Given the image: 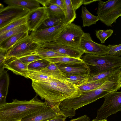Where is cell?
<instances>
[{
	"mask_svg": "<svg viewBox=\"0 0 121 121\" xmlns=\"http://www.w3.org/2000/svg\"><path fill=\"white\" fill-rule=\"evenodd\" d=\"M21 121V120H20V121Z\"/></svg>",
	"mask_w": 121,
	"mask_h": 121,
	"instance_id": "obj_43",
	"label": "cell"
},
{
	"mask_svg": "<svg viewBox=\"0 0 121 121\" xmlns=\"http://www.w3.org/2000/svg\"><path fill=\"white\" fill-rule=\"evenodd\" d=\"M49 62L66 66H74L84 63L81 58L68 57H62L46 59Z\"/></svg>",
	"mask_w": 121,
	"mask_h": 121,
	"instance_id": "obj_21",
	"label": "cell"
},
{
	"mask_svg": "<svg viewBox=\"0 0 121 121\" xmlns=\"http://www.w3.org/2000/svg\"><path fill=\"white\" fill-rule=\"evenodd\" d=\"M42 73L52 78L61 80H66L65 75L58 68L56 64L50 62L45 68L40 71Z\"/></svg>",
	"mask_w": 121,
	"mask_h": 121,
	"instance_id": "obj_22",
	"label": "cell"
},
{
	"mask_svg": "<svg viewBox=\"0 0 121 121\" xmlns=\"http://www.w3.org/2000/svg\"><path fill=\"white\" fill-rule=\"evenodd\" d=\"M29 71V73L28 75V78L31 79L32 81L36 82H48L59 80L52 78L44 74L40 71L30 70Z\"/></svg>",
	"mask_w": 121,
	"mask_h": 121,
	"instance_id": "obj_27",
	"label": "cell"
},
{
	"mask_svg": "<svg viewBox=\"0 0 121 121\" xmlns=\"http://www.w3.org/2000/svg\"><path fill=\"white\" fill-rule=\"evenodd\" d=\"M64 19L65 16L59 17H49L37 30L52 27L61 24L63 23Z\"/></svg>",
	"mask_w": 121,
	"mask_h": 121,
	"instance_id": "obj_28",
	"label": "cell"
},
{
	"mask_svg": "<svg viewBox=\"0 0 121 121\" xmlns=\"http://www.w3.org/2000/svg\"><path fill=\"white\" fill-rule=\"evenodd\" d=\"M78 48L84 53L101 56L108 55L109 50L107 46L94 42L90 34L87 33H84L82 36Z\"/></svg>",
	"mask_w": 121,
	"mask_h": 121,
	"instance_id": "obj_8",
	"label": "cell"
},
{
	"mask_svg": "<svg viewBox=\"0 0 121 121\" xmlns=\"http://www.w3.org/2000/svg\"><path fill=\"white\" fill-rule=\"evenodd\" d=\"M66 26L63 23L32 31L30 36L35 41L41 44L54 42Z\"/></svg>",
	"mask_w": 121,
	"mask_h": 121,
	"instance_id": "obj_9",
	"label": "cell"
},
{
	"mask_svg": "<svg viewBox=\"0 0 121 121\" xmlns=\"http://www.w3.org/2000/svg\"><path fill=\"white\" fill-rule=\"evenodd\" d=\"M4 70H0V73L2 71Z\"/></svg>",
	"mask_w": 121,
	"mask_h": 121,
	"instance_id": "obj_42",
	"label": "cell"
},
{
	"mask_svg": "<svg viewBox=\"0 0 121 121\" xmlns=\"http://www.w3.org/2000/svg\"><path fill=\"white\" fill-rule=\"evenodd\" d=\"M44 7L49 17H59L65 16L63 10L57 5L51 3L50 0H36Z\"/></svg>",
	"mask_w": 121,
	"mask_h": 121,
	"instance_id": "obj_19",
	"label": "cell"
},
{
	"mask_svg": "<svg viewBox=\"0 0 121 121\" xmlns=\"http://www.w3.org/2000/svg\"><path fill=\"white\" fill-rule=\"evenodd\" d=\"M32 86L42 99L54 104H60L66 99L78 97L81 94L77 86L66 80L48 82L32 81Z\"/></svg>",
	"mask_w": 121,
	"mask_h": 121,
	"instance_id": "obj_1",
	"label": "cell"
},
{
	"mask_svg": "<svg viewBox=\"0 0 121 121\" xmlns=\"http://www.w3.org/2000/svg\"><path fill=\"white\" fill-rule=\"evenodd\" d=\"M34 54L39 56L43 59L67 57L66 56L59 53L53 50L45 48L43 47L39 49Z\"/></svg>",
	"mask_w": 121,
	"mask_h": 121,
	"instance_id": "obj_26",
	"label": "cell"
},
{
	"mask_svg": "<svg viewBox=\"0 0 121 121\" xmlns=\"http://www.w3.org/2000/svg\"><path fill=\"white\" fill-rule=\"evenodd\" d=\"M49 16L45 8L40 7L29 12L26 16V23L29 31L36 30Z\"/></svg>",
	"mask_w": 121,
	"mask_h": 121,
	"instance_id": "obj_12",
	"label": "cell"
},
{
	"mask_svg": "<svg viewBox=\"0 0 121 121\" xmlns=\"http://www.w3.org/2000/svg\"><path fill=\"white\" fill-rule=\"evenodd\" d=\"M26 17L16 19L0 29V35L15 27L26 24Z\"/></svg>",
	"mask_w": 121,
	"mask_h": 121,
	"instance_id": "obj_32",
	"label": "cell"
},
{
	"mask_svg": "<svg viewBox=\"0 0 121 121\" xmlns=\"http://www.w3.org/2000/svg\"><path fill=\"white\" fill-rule=\"evenodd\" d=\"M50 63L46 59L39 60L33 62L27 66L29 70L40 71L46 68Z\"/></svg>",
	"mask_w": 121,
	"mask_h": 121,
	"instance_id": "obj_31",
	"label": "cell"
},
{
	"mask_svg": "<svg viewBox=\"0 0 121 121\" xmlns=\"http://www.w3.org/2000/svg\"><path fill=\"white\" fill-rule=\"evenodd\" d=\"M96 13L99 20L108 26H111L121 15V0H109L98 1Z\"/></svg>",
	"mask_w": 121,
	"mask_h": 121,
	"instance_id": "obj_4",
	"label": "cell"
},
{
	"mask_svg": "<svg viewBox=\"0 0 121 121\" xmlns=\"http://www.w3.org/2000/svg\"><path fill=\"white\" fill-rule=\"evenodd\" d=\"M56 64L59 69L64 74L72 75H86L90 74V67L85 63L70 66Z\"/></svg>",
	"mask_w": 121,
	"mask_h": 121,
	"instance_id": "obj_15",
	"label": "cell"
},
{
	"mask_svg": "<svg viewBox=\"0 0 121 121\" xmlns=\"http://www.w3.org/2000/svg\"><path fill=\"white\" fill-rule=\"evenodd\" d=\"M90 118L86 115H84L77 118L73 119L70 121H90Z\"/></svg>",
	"mask_w": 121,
	"mask_h": 121,
	"instance_id": "obj_39",
	"label": "cell"
},
{
	"mask_svg": "<svg viewBox=\"0 0 121 121\" xmlns=\"http://www.w3.org/2000/svg\"><path fill=\"white\" fill-rule=\"evenodd\" d=\"M67 117L63 114L60 115L46 121H65Z\"/></svg>",
	"mask_w": 121,
	"mask_h": 121,
	"instance_id": "obj_38",
	"label": "cell"
},
{
	"mask_svg": "<svg viewBox=\"0 0 121 121\" xmlns=\"http://www.w3.org/2000/svg\"><path fill=\"white\" fill-rule=\"evenodd\" d=\"M43 46V44L34 41L29 35L7 51L6 56V61L10 59L34 54L39 49Z\"/></svg>",
	"mask_w": 121,
	"mask_h": 121,
	"instance_id": "obj_5",
	"label": "cell"
},
{
	"mask_svg": "<svg viewBox=\"0 0 121 121\" xmlns=\"http://www.w3.org/2000/svg\"><path fill=\"white\" fill-rule=\"evenodd\" d=\"M29 11L24 8L8 5L0 11V29L13 21L26 17Z\"/></svg>",
	"mask_w": 121,
	"mask_h": 121,
	"instance_id": "obj_10",
	"label": "cell"
},
{
	"mask_svg": "<svg viewBox=\"0 0 121 121\" xmlns=\"http://www.w3.org/2000/svg\"><path fill=\"white\" fill-rule=\"evenodd\" d=\"M109 48L108 55L116 57H120L121 55V44L115 45H108Z\"/></svg>",
	"mask_w": 121,
	"mask_h": 121,
	"instance_id": "obj_34",
	"label": "cell"
},
{
	"mask_svg": "<svg viewBox=\"0 0 121 121\" xmlns=\"http://www.w3.org/2000/svg\"><path fill=\"white\" fill-rule=\"evenodd\" d=\"M108 77L92 82H87L78 86V90L81 93L96 89L102 85L108 79Z\"/></svg>",
	"mask_w": 121,
	"mask_h": 121,
	"instance_id": "obj_24",
	"label": "cell"
},
{
	"mask_svg": "<svg viewBox=\"0 0 121 121\" xmlns=\"http://www.w3.org/2000/svg\"><path fill=\"white\" fill-rule=\"evenodd\" d=\"M7 51L0 48V70H4L6 61V56Z\"/></svg>",
	"mask_w": 121,
	"mask_h": 121,
	"instance_id": "obj_36",
	"label": "cell"
},
{
	"mask_svg": "<svg viewBox=\"0 0 121 121\" xmlns=\"http://www.w3.org/2000/svg\"><path fill=\"white\" fill-rule=\"evenodd\" d=\"M37 95L29 101L13 100L0 107V121H18L47 106L39 99Z\"/></svg>",
	"mask_w": 121,
	"mask_h": 121,
	"instance_id": "obj_2",
	"label": "cell"
},
{
	"mask_svg": "<svg viewBox=\"0 0 121 121\" xmlns=\"http://www.w3.org/2000/svg\"><path fill=\"white\" fill-rule=\"evenodd\" d=\"M50 2L60 7L64 12H65V7L64 0H50Z\"/></svg>",
	"mask_w": 121,
	"mask_h": 121,
	"instance_id": "obj_37",
	"label": "cell"
},
{
	"mask_svg": "<svg viewBox=\"0 0 121 121\" xmlns=\"http://www.w3.org/2000/svg\"><path fill=\"white\" fill-rule=\"evenodd\" d=\"M43 47L53 50L67 57L80 58L84 53L78 48L63 45L55 42L47 43L43 44Z\"/></svg>",
	"mask_w": 121,
	"mask_h": 121,
	"instance_id": "obj_13",
	"label": "cell"
},
{
	"mask_svg": "<svg viewBox=\"0 0 121 121\" xmlns=\"http://www.w3.org/2000/svg\"><path fill=\"white\" fill-rule=\"evenodd\" d=\"M28 32L19 33L5 39L0 43V48L8 51L17 43L28 36Z\"/></svg>",
	"mask_w": 121,
	"mask_h": 121,
	"instance_id": "obj_20",
	"label": "cell"
},
{
	"mask_svg": "<svg viewBox=\"0 0 121 121\" xmlns=\"http://www.w3.org/2000/svg\"><path fill=\"white\" fill-rule=\"evenodd\" d=\"M64 78L67 81L77 87L87 82L89 75H72L64 74Z\"/></svg>",
	"mask_w": 121,
	"mask_h": 121,
	"instance_id": "obj_29",
	"label": "cell"
},
{
	"mask_svg": "<svg viewBox=\"0 0 121 121\" xmlns=\"http://www.w3.org/2000/svg\"><path fill=\"white\" fill-rule=\"evenodd\" d=\"M9 83V75L4 70L0 73V107L5 104Z\"/></svg>",
	"mask_w": 121,
	"mask_h": 121,
	"instance_id": "obj_17",
	"label": "cell"
},
{
	"mask_svg": "<svg viewBox=\"0 0 121 121\" xmlns=\"http://www.w3.org/2000/svg\"><path fill=\"white\" fill-rule=\"evenodd\" d=\"M46 103L48 105L47 106L26 117L21 121H46L63 114L59 110V104Z\"/></svg>",
	"mask_w": 121,
	"mask_h": 121,
	"instance_id": "obj_11",
	"label": "cell"
},
{
	"mask_svg": "<svg viewBox=\"0 0 121 121\" xmlns=\"http://www.w3.org/2000/svg\"><path fill=\"white\" fill-rule=\"evenodd\" d=\"M3 5L0 3V11L4 8Z\"/></svg>",
	"mask_w": 121,
	"mask_h": 121,
	"instance_id": "obj_41",
	"label": "cell"
},
{
	"mask_svg": "<svg viewBox=\"0 0 121 121\" xmlns=\"http://www.w3.org/2000/svg\"><path fill=\"white\" fill-rule=\"evenodd\" d=\"M81 17L83 21V27L90 26L95 24L99 20L98 17L95 16L90 13L86 7L82 6Z\"/></svg>",
	"mask_w": 121,
	"mask_h": 121,
	"instance_id": "obj_23",
	"label": "cell"
},
{
	"mask_svg": "<svg viewBox=\"0 0 121 121\" xmlns=\"http://www.w3.org/2000/svg\"><path fill=\"white\" fill-rule=\"evenodd\" d=\"M82 59L89 66L90 75H95L114 68L121 66V58L107 55L101 56L87 53Z\"/></svg>",
	"mask_w": 121,
	"mask_h": 121,
	"instance_id": "obj_3",
	"label": "cell"
},
{
	"mask_svg": "<svg viewBox=\"0 0 121 121\" xmlns=\"http://www.w3.org/2000/svg\"><path fill=\"white\" fill-rule=\"evenodd\" d=\"M65 7L63 24L65 26L71 23L76 18V10L82 4L85 5V0H64Z\"/></svg>",
	"mask_w": 121,
	"mask_h": 121,
	"instance_id": "obj_14",
	"label": "cell"
},
{
	"mask_svg": "<svg viewBox=\"0 0 121 121\" xmlns=\"http://www.w3.org/2000/svg\"><path fill=\"white\" fill-rule=\"evenodd\" d=\"M4 2L9 5L22 7L32 11L40 7L36 0H5Z\"/></svg>",
	"mask_w": 121,
	"mask_h": 121,
	"instance_id": "obj_18",
	"label": "cell"
},
{
	"mask_svg": "<svg viewBox=\"0 0 121 121\" xmlns=\"http://www.w3.org/2000/svg\"><path fill=\"white\" fill-rule=\"evenodd\" d=\"M29 31L26 24L22 25L6 32L0 35V43L5 39L16 34Z\"/></svg>",
	"mask_w": 121,
	"mask_h": 121,
	"instance_id": "obj_30",
	"label": "cell"
},
{
	"mask_svg": "<svg viewBox=\"0 0 121 121\" xmlns=\"http://www.w3.org/2000/svg\"><path fill=\"white\" fill-rule=\"evenodd\" d=\"M103 104L98 109L95 119H106L109 116L121 111V92L115 91L105 96Z\"/></svg>",
	"mask_w": 121,
	"mask_h": 121,
	"instance_id": "obj_6",
	"label": "cell"
},
{
	"mask_svg": "<svg viewBox=\"0 0 121 121\" xmlns=\"http://www.w3.org/2000/svg\"><path fill=\"white\" fill-rule=\"evenodd\" d=\"M18 59L27 66L29 64L33 62L43 59L39 56L35 54L24 56Z\"/></svg>",
	"mask_w": 121,
	"mask_h": 121,
	"instance_id": "obj_35",
	"label": "cell"
},
{
	"mask_svg": "<svg viewBox=\"0 0 121 121\" xmlns=\"http://www.w3.org/2000/svg\"><path fill=\"white\" fill-rule=\"evenodd\" d=\"M4 69L12 71L17 75H20L28 78L29 71L27 65L18 58L10 59L6 61L4 64Z\"/></svg>",
	"mask_w": 121,
	"mask_h": 121,
	"instance_id": "obj_16",
	"label": "cell"
},
{
	"mask_svg": "<svg viewBox=\"0 0 121 121\" xmlns=\"http://www.w3.org/2000/svg\"><path fill=\"white\" fill-rule=\"evenodd\" d=\"M84 33L80 26L71 23L65 26L54 42L78 49Z\"/></svg>",
	"mask_w": 121,
	"mask_h": 121,
	"instance_id": "obj_7",
	"label": "cell"
},
{
	"mask_svg": "<svg viewBox=\"0 0 121 121\" xmlns=\"http://www.w3.org/2000/svg\"><path fill=\"white\" fill-rule=\"evenodd\" d=\"M120 72H121V66L116 67L95 75H89L87 82H92L107 78Z\"/></svg>",
	"mask_w": 121,
	"mask_h": 121,
	"instance_id": "obj_25",
	"label": "cell"
},
{
	"mask_svg": "<svg viewBox=\"0 0 121 121\" xmlns=\"http://www.w3.org/2000/svg\"><path fill=\"white\" fill-rule=\"evenodd\" d=\"M91 121H107V120L106 119H104L99 120H97L95 119H93Z\"/></svg>",
	"mask_w": 121,
	"mask_h": 121,
	"instance_id": "obj_40",
	"label": "cell"
},
{
	"mask_svg": "<svg viewBox=\"0 0 121 121\" xmlns=\"http://www.w3.org/2000/svg\"><path fill=\"white\" fill-rule=\"evenodd\" d=\"M113 32V30L112 29L106 30H97L96 31L95 34L101 43H103L108 38L111 36Z\"/></svg>",
	"mask_w": 121,
	"mask_h": 121,
	"instance_id": "obj_33",
	"label": "cell"
}]
</instances>
